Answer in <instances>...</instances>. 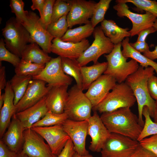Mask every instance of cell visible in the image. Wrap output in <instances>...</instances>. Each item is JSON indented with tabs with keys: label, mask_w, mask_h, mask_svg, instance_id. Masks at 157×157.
Listing matches in <instances>:
<instances>
[{
	"label": "cell",
	"mask_w": 157,
	"mask_h": 157,
	"mask_svg": "<svg viewBox=\"0 0 157 157\" xmlns=\"http://www.w3.org/2000/svg\"><path fill=\"white\" fill-rule=\"evenodd\" d=\"M129 108L102 113L101 119L110 133L121 135L137 140L143 127Z\"/></svg>",
	"instance_id": "cell-1"
},
{
	"label": "cell",
	"mask_w": 157,
	"mask_h": 157,
	"mask_svg": "<svg viewBox=\"0 0 157 157\" xmlns=\"http://www.w3.org/2000/svg\"><path fill=\"white\" fill-rule=\"evenodd\" d=\"M152 67L144 68L140 65L134 73L129 76L125 82L132 89L137 102L138 119L139 124L143 127L144 121L142 118V110L144 106L149 109L150 117H153L155 106V101L149 95L147 90L149 78L154 74Z\"/></svg>",
	"instance_id": "cell-2"
},
{
	"label": "cell",
	"mask_w": 157,
	"mask_h": 157,
	"mask_svg": "<svg viewBox=\"0 0 157 157\" xmlns=\"http://www.w3.org/2000/svg\"><path fill=\"white\" fill-rule=\"evenodd\" d=\"M121 46V43L115 45L112 51L104 56L108 63V66L104 74L114 78L118 83L124 82L139 67L138 63L133 59L127 61L128 58L123 56Z\"/></svg>",
	"instance_id": "cell-3"
},
{
	"label": "cell",
	"mask_w": 157,
	"mask_h": 157,
	"mask_svg": "<svg viewBox=\"0 0 157 157\" xmlns=\"http://www.w3.org/2000/svg\"><path fill=\"white\" fill-rule=\"evenodd\" d=\"M136 100L131 88L125 82L117 83L94 110L101 113L111 112L122 108L133 106Z\"/></svg>",
	"instance_id": "cell-4"
},
{
	"label": "cell",
	"mask_w": 157,
	"mask_h": 157,
	"mask_svg": "<svg viewBox=\"0 0 157 157\" xmlns=\"http://www.w3.org/2000/svg\"><path fill=\"white\" fill-rule=\"evenodd\" d=\"M2 31L6 48L20 58L28 44L33 42L29 32L15 17L8 19Z\"/></svg>",
	"instance_id": "cell-5"
},
{
	"label": "cell",
	"mask_w": 157,
	"mask_h": 157,
	"mask_svg": "<svg viewBox=\"0 0 157 157\" xmlns=\"http://www.w3.org/2000/svg\"><path fill=\"white\" fill-rule=\"evenodd\" d=\"M92 104L81 88L75 84L68 90L64 113L68 119L88 120L91 117Z\"/></svg>",
	"instance_id": "cell-6"
},
{
	"label": "cell",
	"mask_w": 157,
	"mask_h": 157,
	"mask_svg": "<svg viewBox=\"0 0 157 157\" xmlns=\"http://www.w3.org/2000/svg\"><path fill=\"white\" fill-rule=\"evenodd\" d=\"M93 34L94 40L92 43L76 60L81 67L91 61L96 64L101 56L110 53L115 47V45L105 35L100 26L96 27Z\"/></svg>",
	"instance_id": "cell-7"
},
{
	"label": "cell",
	"mask_w": 157,
	"mask_h": 157,
	"mask_svg": "<svg viewBox=\"0 0 157 157\" xmlns=\"http://www.w3.org/2000/svg\"><path fill=\"white\" fill-rule=\"evenodd\" d=\"M140 145L137 140L110 133L101 151V157H131Z\"/></svg>",
	"instance_id": "cell-8"
},
{
	"label": "cell",
	"mask_w": 157,
	"mask_h": 157,
	"mask_svg": "<svg viewBox=\"0 0 157 157\" xmlns=\"http://www.w3.org/2000/svg\"><path fill=\"white\" fill-rule=\"evenodd\" d=\"M116 4L113 8L117 11V15L120 17H126L131 22L132 26L129 31L130 36L138 35L141 31L153 26L157 17L152 14L146 12L140 14L131 12L126 3L115 1Z\"/></svg>",
	"instance_id": "cell-9"
},
{
	"label": "cell",
	"mask_w": 157,
	"mask_h": 157,
	"mask_svg": "<svg viewBox=\"0 0 157 157\" xmlns=\"http://www.w3.org/2000/svg\"><path fill=\"white\" fill-rule=\"evenodd\" d=\"M61 57L60 56L51 58L45 64L42 72L38 75L33 77V79L43 81L47 86L51 87L71 85L72 79L63 71L61 66Z\"/></svg>",
	"instance_id": "cell-10"
},
{
	"label": "cell",
	"mask_w": 157,
	"mask_h": 157,
	"mask_svg": "<svg viewBox=\"0 0 157 157\" xmlns=\"http://www.w3.org/2000/svg\"><path fill=\"white\" fill-rule=\"evenodd\" d=\"M40 18L35 13L28 11L26 20L21 23L30 34L33 42L37 43L45 53H50L54 38L40 23Z\"/></svg>",
	"instance_id": "cell-11"
},
{
	"label": "cell",
	"mask_w": 157,
	"mask_h": 157,
	"mask_svg": "<svg viewBox=\"0 0 157 157\" xmlns=\"http://www.w3.org/2000/svg\"><path fill=\"white\" fill-rule=\"evenodd\" d=\"M24 137L21 153L29 157H57L44 138L31 129L24 130Z\"/></svg>",
	"instance_id": "cell-12"
},
{
	"label": "cell",
	"mask_w": 157,
	"mask_h": 157,
	"mask_svg": "<svg viewBox=\"0 0 157 157\" xmlns=\"http://www.w3.org/2000/svg\"><path fill=\"white\" fill-rule=\"evenodd\" d=\"M71 5L70 10L67 15L68 27L82 24L91 23L90 19L92 17L96 3L91 0H67Z\"/></svg>",
	"instance_id": "cell-13"
},
{
	"label": "cell",
	"mask_w": 157,
	"mask_h": 157,
	"mask_svg": "<svg viewBox=\"0 0 157 157\" xmlns=\"http://www.w3.org/2000/svg\"><path fill=\"white\" fill-rule=\"evenodd\" d=\"M63 128L72 141L76 152L80 155L89 154L85 147L88 135V120L75 121L67 119L63 124Z\"/></svg>",
	"instance_id": "cell-14"
},
{
	"label": "cell",
	"mask_w": 157,
	"mask_h": 157,
	"mask_svg": "<svg viewBox=\"0 0 157 157\" xmlns=\"http://www.w3.org/2000/svg\"><path fill=\"white\" fill-rule=\"evenodd\" d=\"M34 130L47 142L53 153L58 156L65 147L69 137L62 125L49 127H34Z\"/></svg>",
	"instance_id": "cell-15"
},
{
	"label": "cell",
	"mask_w": 157,
	"mask_h": 157,
	"mask_svg": "<svg viewBox=\"0 0 157 157\" xmlns=\"http://www.w3.org/2000/svg\"><path fill=\"white\" fill-rule=\"evenodd\" d=\"M88 135L91 140L89 149L94 152H100L110 133L104 125L97 111L88 120Z\"/></svg>",
	"instance_id": "cell-16"
},
{
	"label": "cell",
	"mask_w": 157,
	"mask_h": 157,
	"mask_svg": "<svg viewBox=\"0 0 157 157\" xmlns=\"http://www.w3.org/2000/svg\"><path fill=\"white\" fill-rule=\"evenodd\" d=\"M44 81L32 79L24 96L16 106V113L34 105L45 96L52 87L46 85Z\"/></svg>",
	"instance_id": "cell-17"
},
{
	"label": "cell",
	"mask_w": 157,
	"mask_h": 157,
	"mask_svg": "<svg viewBox=\"0 0 157 157\" xmlns=\"http://www.w3.org/2000/svg\"><path fill=\"white\" fill-rule=\"evenodd\" d=\"M115 79L110 75H101L90 85L85 93L93 108L99 104L117 84Z\"/></svg>",
	"instance_id": "cell-18"
},
{
	"label": "cell",
	"mask_w": 157,
	"mask_h": 157,
	"mask_svg": "<svg viewBox=\"0 0 157 157\" xmlns=\"http://www.w3.org/2000/svg\"><path fill=\"white\" fill-rule=\"evenodd\" d=\"M51 51L61 57L77 59L90 46L88 40L85 39L78 43L64 42L54 38L52 41Z\"/></svg>",
	"instance_id": "cell-19"
},
{
	"label": "cell",
	"mask_w": 157,
	"mask_h": 157,
	"mask_svg": "<svg viewBox=\"0 0 157 157\" xmlns=\"http://www.w3.org/2000/svg\"><path fill=\"white\" fill-rule=\"evenodd\" d=\"M7 129L1 140L11 150L17 153L20 152L24 143L25 129L15 114Z\"/></svg>",
	"instance_id": "cell-20"
},
{
	"label": "cell",
	"mask_w": 157,
	"mask_h": 157,
	"mask_svg": "<svg viewBox=\"0 0 157 157\" xmlns=\"http://www.w3.org/2000/svg\"><path fill=\"white\" fill-rule=\"evenodd\" d=\"M46 96L32 106L15 114L25 129H30L49 111L46 103Z\"/></svg>",
	"instance_id": "cell-21"
},
{
	"label": "cell",
	"mask_w": 157,
	"mask_h": 157,
	"mask_svg": "<svg viewBox=\"0 0 157 157\" xmlns=\"http://www.w3.org/2000/svg\"><path fill=\"white\" fill-rule=\"evenodd\" d=\"M4 93V102L0 109V137L1 139L8 128L12 117L16 113V106L14 103V94L10 81L7 82Z\"/></svg>",
	"instance_id": "cell-22"
},
{
	"label": "cell",
	"mask_w": 157,
	"mask_h": 157,
	"mask_svg": "<svg viewBox=\"0 0 157 157\" xmlns=\"http://www.w3.org/2000/svg\"><path fill=\"white\" fill-rule=\"evenodd\" d=\"M68 86L64 85L51 88L46 95V103L49 110L58 114L64 113Z\"/></svg>",
	"instance_id": "cell-23"
},
{
	"label": "cell",
	"mask_w": 157,
	"mask_h": 157,
	"mask_svg": "<svg viewBox=\"0 0 157 157\" xmlns=\"http://www.w3.org/2000/svg\"><path fill=\"white\" fill-rule=\"evenodd\" d=\"M100 26L106 36L115 45L130 36L129 28L120 27L112 20L105 19L101 22Z\"/></svg>",
	"instance_id": "cell-24"
},
{
	"label": "cell",
	"mask_w": 157,
	"mask_h": 157,
	"mask_svg": "<svg viewBox=\"0 0 157 157\" xmlns=\"http://www.w3.org/2000/svg\"><path fill=\"white\" fill-rule=\"evenodd\" d=\"M108 66V63L97 62L93 65L81 67L82 78V89L87 90L90 85L104 73Z\"/></svg>",
	"instance_id": "cell-25"
},
{
	"label": "cell",
	"mask_w": 157,
	"mask_h": 157,
	"mask_svg": "<svg viewBox=\"0 0 157 157\" xmlns=\"http://www.w3.org/2000/svg\"><path fill=\"white\" fill-rule=\"evenodd\" d=\"M22 59L32 63L40 65H45L51 59L48 54L41 49L36 43L27 44L22 53Z\"/></svg>",
	"instance_id": "cell-26"
},
{
	"label": "cell",
	"mask_w": 157,
	"mask_h": 157,
	"mask_svg": "<svg viewBox=\"0 0 157 157\" xmlns=\"http://www.w3.org/2000/svg\"><path fill=\"white\" fill-rule=\"evenodd\" d=\"M129 41V38H126L121 43L123 47L122 51L123 56L125 58H130L134 59L144 68L152 67L157 74V63L135 50L130 44Z\"/></svg>",
	"instance_id": "cell-27"
},
{
	"label": "cell",
	"mask_w": 157,
	"mask_h": 157,
	"mask_svg": "<svg viewBox=\"0 0 157 157\" xmlns=\"http://www.w3.org/2000/svg\"><path fill=\"white\" fill-rule=\"evenodd\" d=\"M94 28L90 23L73 29H68L60 39L64 42H79L90 36L93 33Z\"/></svg>",
	"instance_id": "cell-28"
},
{
	"label": "cell",
	"mask_w": 157,
	"mask_h": 157,
	"mask_svg": "<svg viewBox=\"0 0 157 157\" xmlns=\"http://www.w3.org/2000/svg\"><path fill=\"white\" fill-rule=\"evenodd\" d=\"M32 79L31 76H20L15 74L10 81L14 93V103L15 106L24 96L30 82Z\"/></svg>",
	"instance_id": "cell-29"
},
{
	"label": "cell",
	"mask_w": 157,
	"mask_h": 157,
	"mask_svg": "<svg viewBox=\"0 0 157 157\" xmlns=\"http://www.w3.org/2000/svg\"><path fill=\"white\" fill-rule=\"evenodd\" d=\"M61 66L63 72L67 75L73 77L76 85L82 89V78L81 66L76 60L61 57Z\"/></svg>",
	"instance_id": "cell-30"
},
{
	"label": "cell",
	"mask_w": 157,
	"mask_h": 157,
	"mask_svg": "<svg viewBox=\"0 0 157 157\" xmlns=\"http://www.w3.org/2000/svg\"><path fill=\"white\" fill-rule=\"evenodd\" d=\"M45 65L34 63L22 59L15 67V74L20 76H31L33 77L39 75L45 66Z\"/></svg>",
	"instance_id": "cell-31"
},
{
	"label": "cell",
	"mask_w": 157,
	"mask_h": 157,
	"mask_svg": "<svg viewBox=\"0 0 157 157\" xmlns=\"http://www.w3.org/2000/svg\"><path fill=\"white\" fill-rule=\"evenodd\" d=\"M68 119L67 115L64 113L58 114L49 110L45 116L34 124L31 128L34 127H49L57 125H63Z\"/></svg>",
	"instance_id": "cell-32"
},
{
	"label": "cell",
	"mask_w": 157,
	"mask_h": 157,
	"mask_svg": "<svg viewBox=\"0 0 157 157\" xmlns=\"http://www.w3.org/2000/svg\"><path fill=\"white\" fill-rule=\"evenodd\" d=\"M142 114L145 121L142 132L137 140L138 142L150 135L157 134V124L151 120L147 106L143 107Z\"/></svg>",
	"instance_id": "cell-33"
},
{
	"label": "cell",
	"mask_w": 157,
	"mask_h": 157,
	"mask_svg": "<svg viewBox=\"0 0 157 157\" xmlns=\"http://www.w3.org/2000/svg\"><path fill=\"white\" fill-rule=\"evenodd\" d=\"M67 15L66 14L57 21L51 23L47 26V31L54 38L61 39L68 29Z\"/></svg>",
	"instance_id": "cell-34"
},
{
	"label": "cell",
	"mask_w": 157,
	"mask_h": 157,
	"mask_svg": "<svg viewBox=\"0 0 157 157\" xmlns=\"http://www.w3.org/2000/svg\"><path fill=\"white\" fill-rule=\"evenodd\" d=\"M111 1V0H100L96 3L90 20L93 28H95L98 24L105 19V14Z\"/></svg>",
	"instance_id": "cell-35"
},
{
	"label": "cell",
	"mask_w": 157,
	"mask_h": 157,
	"mask_svg": "<svg viewBox=\"0 0 157 157\" xmlns=\"http://www.w3.org/2000/svg\"><path fill=\"white\" fill-rule=\"evenodd\" d=\"M120 2L131 3L139 11L149 12L157 18V1L149 0H117Z\"/></svg>",
	"instance_id": "cell-36"
},
{
	"label": "cell",
	"mask_w": 157,
	"mask_h": 157,
	"mask_svg": "<svg viewBox=\"0 0 157 157\" xmlns=\"http://www.w3.org/2000/svg\"><path fill=\"white\" fill-rule=\"evenodd\" d=\"M71 8L70 5L66 0L56 1L53 7L51 23L57 21L65 15L68 14Z\"/></svg>",
	"instance_id": "cell-37"
},
{
	"label": "cell",
	"mask_w": 157,
	"mask_h": 157,
	"mask_svg": "<svg viewBox=\"0 0 157 157\" xmlns=\"http://www.w3.org/2000/svg\"><path fill=\"white\" fill-rule=\"evenodd\" d=\"M21 59L17 55L13 53L6 47L4 39L0 40V62L7 61L15 67L19 63Z\"/></svg>",
	"instance_id": "cell-38"
},
{
	"label": "cell",
	"mask_w": 157,
	"mask_h": 157,
	"mask_svg": "<svg viewBox=\"0 0 157 157\" xmlns=\"http://www.w3.org/2000/svg\"><path fill=\"white\" fill-rule=\"evenodd\" d=\"M9 6L11 12L15 14L17 20L21 23L26 20L28 11L24 10V3L22 0H10Z\"/></svg>",
	"instance_id": "cell-39"
},
{
	"label": "cell",
	"mask_w": 157,
	"mask_h": 157,
	"mask_svg": "<svg viewBox=\"0 0 157 157\" xmlns=\"http://www.w3.org/2000/svg\"><path fill=\"white\" fill-rule=\"evenodd\" d=\"M55 1V0H45L42 14L39 19L40 23L46 30L51 22L53 7Z\"/></svg>",
	"instance_id": "cell-40"
},
{
	"label": "cell",
	"mask_w": 157,
	"mask_h": 157,
	"mask_svg": "<svg viewBox=\"0 0 157 157\" xmlns=\"http://www.w3.org/2000/svg\"><path fill=\"white\" fill-rule=\"evenodd\" d=\"M139 142L141 146L157 157V134L145 138Z\"/></svg>",
	"instance_id": "cell-41"
},
{
	"label": "cell",
	"mask_w": 157,
	"mask_h": 157,
	"mask_svg": "<svg viewBox=\"0 0 157 157\" xmlns=\"http://www.w3.org/2000/svg\"><path fill=\"white\" fill-rule=\"evenodd\" d=\"M147 88L149 93L154 100H157V76L153 75L148 79Z\"/></svg>",
	"instance_id": "cell-42"
},
{
	"label": "cell",
	"mask_w": 157,
	"mask_h": 157,
	"mask_svg": "<svg viewBox=\"0 0 157 157\" xmlns=\"http://www.w3.org/2000/svg\"><path fill=\"white\" fill-rule=\"evenodd\" d=\"M75 153L73 143L70 138L57 157H74Z\"/></svg>",
	"instance_id": "cell-43"
},
{
	"label": "cell",
	"mask_w": 157,
	"mask_h": 157,
	"mask_svg": "<svg viewBox=\"0 0 157 157\" xmlns=\"http://www.w3.org/2000/svg\"><path fill=\"white\" fill-rule=\"evenodd\" d=\"M17 154L11 150L0 140V157H17Z\"/></svg>",
	"instance_id": "cell-44"
},
{
	"label": "cell",
	"mask_w": 157,
	"mask_h": 157,
	"mask_svg": "<svg viewBox=\"0 0 157 157\" xmlns=\"http://www.w3.org/2000/svg\"><path fill=\"white\" fill-rule=\"evenodd\" d=\"M131 157H157L154 154L140 144Z\"/></svg>",
	"instance_id": "cell-45"
},
{
	"label": "cell",
	"mask_w": 157,
	"mask_h": 157,
	"mask_svg": "<svg viewBox=\"0 0 157 157\" xmlns=\"http://www.w3.org/2000/svg\"><path fill=\"white\" fill-rule=\"evenodd\" d=\"M131 46L136 51L141 53H145L149 51L148 44L145 42H137L130 43Z\"/></svg>",
	"instance_id": "cell-46"
},
{
	"label": "cell",
	"mask_w": 157,
	"mask_h": 157,
	"mask_svg": "<svg viewBox=\"0 0 157 157\" xmlns=\"http://www.w3.org/2000/svg\"><path fill=\"white\" fill-rule=\"evenodd\" d=\"M157 31L153 26L144 29L140 32L137 40V42H145L147 36L150 34Z\"/></svg>",
	"instance_id": "cell-47"
},
{
	"label": "cell",
	"mask_w": 157,
	"mask_h": 157,
	"mask_svg": "<svg viewBox=\"0 0 157 157\" xmlns=\"http://www.w3.org/2000/svg\"><path fill=\"white\" fill-rule=\"evenodd\" d=\"M0 62V95L1 94L2 90L5 88L7 83L6 81L5 67L2 65Z\"/></svg>",
	"instance_id": "cell-48"
},
{
	"label": "cell",
	"mask_w": 157,
	"mask_h": 157,
	"mask_svg": "<svg viewBox=\"0 0 157 157\" xmlns=\"http://www.w3.org/2000/svg\"><path fill=\"white\" fill-rule=\"evenodd\" d=\"M46 0H32V4L31 8L32 10H38L40 17L42 15Z\"/></svg>",
	"instance_id": "cell-49"
},
{
	"label": "cell",
	"mask_w": 157,
	"mask_h": 157,
	"mask_svg": "<svg viewBox=\"0 0 157 157\" xmlns=\"http://www.w3.org/2000/svg\"><path fill=\"white\" fill-rule=\"evenodd\" d=\"M143 55L153 60L157 59V45L155 47V49L153 51H151L149 50L143 53Z\"/></svg>",
	"instance_id": "cell-50"
},
{
	"label": "cell",
	"mask_w": 157,
	"mask_h": 157,
	"mask_svg": "<svg viewBox=\"0 0 157 157\" xmlns=\"http://www.w3.org/2000/svg\"><path fill=\"white\" fill-rule=\"evenodd\" d=\"M154 122L157 124V100L155 101V106L153 117Z\"/></svg>",
	"instance_id": "cell-51"
},
{
	"label": "cell",
	"mask_w": 157,
	"mask_h": 157,
	"mask_svg": "<svg viewBox=\"0 0 157 157\" xmlns=\"http://www.w3.org/2000/svg\"><path fill=\"white\" fill-rule=\"evenodd\" d=\"M5 98V93L0 95V109L2 108L4 102Z\"/></svg>",
	"instance_id": "cell-52"
},
{
	"label": "cell",
	"mask_w": 157,
	"mask_h": 157,
	"mask_svg": "<svg viewBox=\"0 0 157 157\" xmlns=\"http://www.w3.org/2000/svg\"><path fill=\"white\" fill-rule=\"evenodd\" d=\"M74 157H93V156L92 155L89 154L85 155H80L76 152Z\"/></svg>",
	"instance_id": "cell-53"
},
{
	"label": "cell",
	"mask_w": 157,
	"mask_h": 157,
	"mask_svg": "<svg viewBox=\"0 0 157 157\" xmlns=\"http://www.w3.org/2000/svg\"><path fill=\"white\" fill-rule=\"evenodd\" d=\"M17 157H29L26 155L24 154L21 152L17 154Z\"/></svg>",
	"instance_id": "cell-54"
},
{
	"label": "cell",
	"mask_w": 157,
	"mask_h": 157,
	"mask_svg": "<svg viewBox=\"0 0 157 157\" xmlns=\"http://www.w3.org/2000/svg\"><path fill=\"white\" fill-rule=\"evenodd\" d=\"M153 26L155 27L157 31V18L154 22Z\"/></svg>",
	"instance_id": "cell-55"
}]
</instances>
